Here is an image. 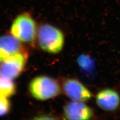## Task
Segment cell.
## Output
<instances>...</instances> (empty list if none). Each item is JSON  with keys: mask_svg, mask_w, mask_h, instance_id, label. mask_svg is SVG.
Wrapping results in <instances>:
<instances>
[{"mask_svg": "<svg viewBox=\"0 0 120 120\" xmlns=\"http://www.w3.org/2000/svg\"><path fill=\"white\" fill-rule=\"evenodd\" d=\"M37 38L43 51L51 54H58L64 48L65 35L61 30L49 24L41 25L38 29Z\"/></svg>", "mask_w": 120, "mask_h": 120, "instance_id": "cell-1", "label": "cell"}, {"mask_svg": "<svg viewBox=\"0 0 120 120\" xmlns=\"http://www.w3.org/2000/svg\"><path fill=\"white\" fill-rule=\"evenodd\" d=\"M20 41L13 36L5 35L0 37V63L18 52L22 51Z\"/></svg>", "mask_w": 120, "mask_h": 120, "instance_id": "cell-8", "label": "cell"}, {"mask_svg": "<svg viewBox=\"0 0 120 120\" xmlns=\"http://www.w3.org/2000/svg\"><path fill=\"white\" fill-rule=\"evenodd\" d=\"M12 35L21 42L33 44L37 38L36 23L31 15L22 13L14 21L11 29Z\"/></svg>", "mask_w": 120, "mask_h": 120, "instance_id": "cell-3", "label": "cell"}, {"mask_svg": "<svg viewBox=\"0 0 120 120\" xmlns=\"http://www.w3.org/2000/svg\"><path fill=\"white\" fill-rule=\"evenodd\" d=\"M95 101L101 109L107 112L115 111L120 106V95L114 89H104L97 93Z\"/></svg>", "mask_w": 120, "mask_h": 120, "instance_id": "cell-7", "label": "cell"}, {"mask_svg": "<svg viewBox=\"0 0 120 120\" xmlns=\"http://www.w3.org/2000/svg\"><path fill=\"white\" fill-rule=\"evenodd\" d=\"M62 92L71 101L86 102L91 100L93 94L91 91L79 80L67 78L61 85Z\"/></svg>", "mask_w": 120, "mask_h": 120, "instance_id": "cell-5", "label": "cell"}, {"mask_svg": "<svg viewBox=\"0 0 120 120\" xmlns=\"http://www.w3.org/2000/svg\"><path fill=\"white\" fill-rule=\"evenodd\" d=\"M94 114L92 109L82 102L71 101L65 104L63 109L64 117L68 120H89Z\"/></svg>", "mask_w": 120, "mask_h": 120, "instance_id": "cell-6", "label": "cell"}, {"mask_svg": "<svg viewBox=\"0 0 120 120\" xmlns=\"http://www.w3.org/2000/svg\"><path fill=\"white\" fill-rule=\"evenodd\" d=\"M10 104L7 98L0 95V116H4L9 111Z\"/></svg>", "mask_w": 120, "mask_h": 120, "instance_id": "cell-11", "label": "cell"}, {"mask_svg": "<svg viewBox=\"0 0 120 120\" xmlns=\"http://www.w3.org/2000/svg\"><path fill=\"white\" fill-rule=\"evenodd\" d=\"M27 57V54L22 51L6 59L1 63V76L11 80L16 78L23 71Z\"/></svg>", "mask_w": 120, "mask_h": 120, "instance_id": "cell-4", "label": "cell"}, {"mask_svg": "<svg viewBox=\"0 0 120 120\" xmlns=\"http://www.w3.org/2000/svg\"><path fill=\"white\" fill-rule=\"evenodd\" d=\"M29 91L35 99L44 101L57 97L62 90L61 85L57 80L43 75L36 77L31 81Z\"/></svg>", "mask_w": 120, "mask_h": 120, "instance_id": "cell-2", "label": "cell"}, {"mask_svg": "<svg viewBox=\"0 0 120 120\" xmlns=\"http://www.w3.org/2000/svg\"><path fill=\"white\" fill-rule=\"evenodd\" d=\"M16 91V87L12 80L0 77V95L9 97L13 95Z\"/></svg>", "mask_w": 120, "mask_h": 120, "instance_id": "cell-9", "label": "cell"}, {"mask_svg": "<svg viewBox=\"0 0 120 120\" xmlns=\"http://www.w3.org/2000/svg\"><path fill=\"white\" fill-rule=\"evenodd\" d=\"M78 62L81 68L88 70L91 69L93 65L92 60L87 56H81L78 59Z\"/></svg>", "mask_w": 120, "mask_h": 120, "instance_id": "cell-10", "label": "cell"}]
</instances>
